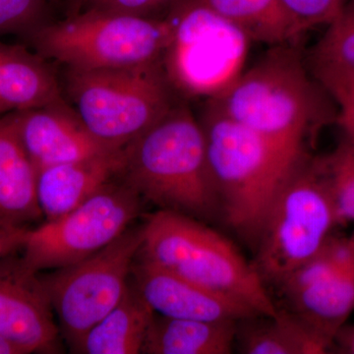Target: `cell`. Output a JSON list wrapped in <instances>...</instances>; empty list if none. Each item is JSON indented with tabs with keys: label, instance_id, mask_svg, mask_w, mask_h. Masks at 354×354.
I'll return each instance as SVG.
<instances>
[{
	"label": "cell",
	"instance_id": "5b68a950",
	"mask_svg": "<svg viewBox=\"0 0 354 354\" xmlns=\"http://www.w3.org/2000/svg\"><path fill=\"white\" fill-rule=\"evenodd\" d=\"M68 104L95 138L123 150L183 101L162 62L128 68L67 69Z\"/></svg>",
	"mask_w": 354,
	"mask_h": 354
},
{
	"label": "cell",
	"instance_id": "d4e9b609",
	"mask_svg": "<svg viewBox=\"0 0 354 354\" xmlns=\"http://www.w3.org/2000/svg\"><path fill=\"white\" fill-rule=\"evenodd\" d=\"M313 74L337 106V121L344 138L354 142V72H315Z\"/></svg>",
	"mask_w": 354,
	"mask_h": 354
},
{
	"label": "cell",
	"instance_id": "52a82bcc",
	"mask_svg": "<svg viewBox=\"0 0 354 354\" xmlns=\"http://www.w3.org/2000/svg\"><path fill=\"white\" fill-rule=\"evenodd\" d=\"M337 216L315 158H302L272 200L256 241L254 267L267 286H281L322 247Z\"/></svg>",
	"mask_w": 354,
	"mask_h": 354
},
{
	"label": "cell",
	"instance_id": "f546056e",
	"mask_svg": "<svg viewBox=\"0 0 354 354\" xmlns=\"http://www.w3.org/2000/svg\"><path fill=\"white\" fill-rule=\"evenodd\" d=\"M0 354H28V353L17 342L0 334Z\"/></svg>",
	"mask_w": 354,
	"mask_h": 354
},
{
	"label": "cell",
	"instance_id": "484cf974",
	"mask_svg": "<svg viewBox=\"0 0 354 354\" xmlns=\"http://www.w3.org/2000/svg\"><path fill=\"white\" fill-rule=\"evenodd\" d=\"M302 32L328 26L351 0H281Z\"/></svg>",
	"mask_w": 354,
	"mask_h": 354
},
{
	"label": "cell",
	"instance_id": "4fadbf2b",
	"mask_svg": "<svg viewBox=\"0 0 354 354\" xmlns=\"http://www.w3.org/2000/svg\"><path fill=\"white\" fill-rule=\"evenodd\" d=\"M133 286L156 314L201 321H241L260 315L249 305L136 258Z\"/></svg>",
	"mask_w": 354,
	"mask_h": 354
},
{
	"label": "cell",
	"instance_id": "9a60e30c",
	"mask_svg": "<svg viewBox=\"0 0 354 354\" xmlns=\"http://www.w3.org/2000/svg\"><path fill=\"white\" fill-rule=\"evenodd\" d=\"M55 69L23 44L0 41V113L64 102Z\"/></svg>",
	"mask_w": 354,
	"mask_h": 354
},
{
	"label": "cell",
	"instance_id": "30bf717a",
	"mask_svg": "<svg viewBox=\"0 0 354 354\" xmlns=\"http://www.w3.org/2000/svg\"><path fill=\"white\" fill-rule=\"evenodd\" d=\"M141 209L134 190L111 180L69 213L28 230L22 259L37 272L76 264L124 234Z\"/></svg>",
	"mask_w": 354,
	"mask_h": 354
},
{
	"label": "cell",
	"instance_id": "3957f363",
	"mask_svg": "<svg viewBox=\"0 0 354 354\" xmlns=\"http://www.w3.org/2000/svg\"><path fill=\"white\" fill-rule=\"evenodd\" d=\"M225 223L255 245L272 200L297 162L207 100L199 120ZM305 157V156H304Z\"/></svg>",
	"mask_w": 354,
	"mask_h": 354
},
{
	"label": "cell",
	"instance_id": "4316f807",
	"mask_svg": "<svg viewBox=\"0 0 354 354\" xmlns=\"http://www.w3.org/2000/svg\"><path fill=\"white\" fill-rule=\"evenodd\" d=\"M181 0H90L92 7L144 17H164Z\"/></svg>",
	"mask_w": 354,
	"mask_h": 354
},
{
	"label": "cell",
	"instance_id": "8fae6325",
	"mask_svg": "<svg viewBox=\"0 0 354 354\" xmlns=\"http://www.w3.org/2000/svg\"><path fill=\"white\" fill-rule=\"evenodd\" d=\"M0 259V334L30 353H60V330L39 272L22 257Z\"/></svg>",
	"mask_w": 354,
	"mask_h": 354
},
{
	"label": "cell",
	"instance_id": "603a6c76",
	"mask_svg": "<svg viewBox=\"0 0 354 354\" xmlns=\"http://www.w3.org/2000/svg\"><path fill=\"white\" fill-rule=\"evenodd\" d=\"M315 160L334 204L337 225L354 221V142L344 138L332 153Z\"/></svg>",
	"mask_w": 354,
	"mask_h": 354
},
{
	"label": "cell",
	"instance_id": "cb8c5ba5",
	"mask_svg": "<svg viewBox=\"0 0 354 354\" xmlns=\"http://www.w3.org/2000/svg\"><path fill=\"white\" fill-rule=\"evenodd\" d=\"M46 23V0H0V37L25 38Z\"/></svg>",
	"mask_w": 354,
	"mask_h": 354
},
{
	"label": "cell",
	"instance_id": "83f0119b",
	"mask_svg": "<svg viewBox=\"0 0 354 354\" xmlns=\"http://www.w3.org/2000/svg\"><path fill=\"white\" fill-rule=\"evenodd\" d=\"M29 228L3 225L0 223V259L15 254L24 245Z\"/></svg>",
	"mask_w": 354,
	"mask_h": 354
},
{
	"label": "cell",
	"instance_id": "ba28073f",
	"mask_svg": "<svg viewBox=\"0 0 354 354\" xmlns=\"http://www.w3.org/2000/svg\"><path fill=\"white\" fill-rule=\"evenodd\" d=\"M165 16L172 37L162 65L172 86L183 97L221 94L241 75L249 39L200 0H181Z\"/></svg>",
	"mask_w": 354,
	"mask_h": 354
},
{
	"label": "cell",
	"instance_id": "f1b7e54d",
	"mask_svg": "<svg viewBox=\"0 0 354 354\" xmlns=\"http://www.w3.org/2000/svg\"><path fill=\"white\" fill-rule=\"evenodd\" d=\"M333 348L339 353L354 354V324H344L337 330L333 341Z\"/></svg>",
	"mask_w": 354,
	"mask_h": 354
},
{
	"label": "cell",
	"instance_id": "5bb4252c",
	"mask_svg": "<svg viewBox=\"0 0 354 354\" xmlns=\"http://www.w3.org/2000/svg\"><path fill=\"white\" fill-rule=\"evenodd\" d=\"M122 152L53 165L38 171L37 198L46 221L69 213L118 177Z\"/></svg>",
	"mask_w": 354,
	"mask_h": 354
},
{
	"label": "cell",
	"instance_id": "ac0fdd59",
	"mask_svg": "<svg viewBox=\"0 0 354 354\" xmlns=\"http://www.w3.org/2000/svg\"><path fill=\"white\" fill-rule=\"evenodd\" d=\"M155 312L131 278L118 304L84 335L72 353L83 354L141 353Z\"/></svg>",
	"mask_w": 354,
	"mask_h": 354
},
{
	"label": "cell",
	"instance_id": "d6986e66",
	"mask_svg": "<svg viewBox=\"0 0 354 354\" xmlns=\"http://www.w3.org/2000/svg\"><path fill=\"white\" fill-rule=\"evenodd\" d=\"M239 321H201L155 314L142 354H230Z\"/></svg>",
	"mask_w": 354,
	"mask_h": 354
},
{
	"label": "cell",
	"instance_id": "7a4b0ae2",
	"mask_svg": "<svg viewBox=\"0 0 354 354\" xmlns=\"http://www.w3.org/2000/svg\"><path fill=\"white\" fill-rule=\"evenodd\" d=\"M118 177L160 209L197 220L220 212L204 132L184 102L123 149Z\"/></svg>",
	"mask_w": 354,
	"mask_h": 354
},
{
	"label": "cell",
	"instance_id": "6da1fadb",
	"mask_svg": "<svg viewBox=\"0 0 354 354\" xmlns=\"http://www.w3.org/2000/svg\"><path fill=\"white\" fill-rule=\"evenodd\" d=\"M326 97L295 44H286L272 46L208 101L286 155L300 158L307 155V141L330 120Z\"/></svg>",
	"mask_w": 354,
	"mask_h": 354
},
{
	"label": "cell",
	"instance_id": "7c38bea8",
	"mask_svg": "<svg viewBox=\"0 0 354 354\" xmlns=\"http://www.w3.org/2000/svg\"><path fill=\"white\" fill-rule=\"evenodd\" d=\"M6 115L37 172L121 151L95 138L66 100Z\"/></svg>",
	"mask_w": 354,
	"mask_h": 354
},
{
	"label": "cell",
	"instance_id": "e0dca14e",
	"mask_svg": "<svg viewBox=\"0 0 354 354\" xmlns=\"http://www.w3.org/2000/svg\"><path fill=\"white\" fill-rule=\"evenodd\" d=\"M285 297L288 310L332 349L335 334L354 311V261L332 276Z\"/></svg>",
	"mask_w": 354,
	"mask_h": 354
},
{
	"label": "cell",
	"instance_id": "ffe728a7",
	"mask_svg": "<svg viewBox=\"0 0 354 354\" xmlns=\"http://www.w3.org/2000/svg\"><path fill=\"white\" fill-rule=\"evenodd\" d=\"M235 344L244 354H322L330 349L301 319L281 309L276 316L239 321Z\"/></svg>",
	"mask_w": 354,
	"mask_h": 354
},
{
	"label": "cell",
	"instance_id": "9c48e42d",
	"mask_svg": "<svg viewBox=\"0 0 354 354\" xmlns=\"http://www.w3.org/2000/svg\"><path fill=\"white\" fill-rule=\"evenodd\" d=\"M143 241V225L129 227L101 251L41 277L70 349L124 295Z\"/></svg>",
	"mask_w": 354,
	"mask_h": 354
},
{
	"label": "cell",
	"instance_id": "2e32d148",
	"mask_svg": "<svg viewBox=\"0 0 354 354\" xmlns=\"http://www.w3.org/2000/svg\"><path fill=\"white\" fill-rule=\"evenodd\" d=\"M38 172L4 115L0 118V223L26 227L43 216L37 198Z\"/></svg>",
	"mask_w": 354,
	"mask_h": 354
},
{
	"label": "cell",
	"instance_id": "44dd1931",
	"mask_svg": "<svg viewBox=\"0 0 354 354\" xmlns=\"http://www.w3.org/2000/svg\"><path fill=\"white\" fill-rule=\"evenodd\" d=\"M246 37L270 46L295 44L304 34L281 0H200Z\"/></svg>",
	"mask_w": 354,
	"mask_h": 354
},
{
	"label": "cell",
	"instance_id": "7402d4cb",
	"mask_svg": "<svg viewBox=\"0 0 354 354\" xmlns=\"http://www.w3.org/2000/svg\"><path fill=\"white\" fill-rule=\"evenodd\" d=\"M311 72H354V0L327 26L310 53Z\"/></svg>",
	"mask_w": 354,
	"mask_h": 354
},
{
	"label": "cell",
	"instance_id": "8992f818",
	"mask_svg": "<svg viewBox=\"0 0 354 354\" xmlns=\"http://www.w3.org/2000/svg\"><path fill=\"white\" fill-rule=\"evenodd\" d=\"M167 16L144 17L91 7L25 37L41 57L79 71L128 68L162 62L171 43Z\"/></svg>",
	"mask_w": 354,
	"mask_h": 354
},
{
	"label": "cell",
	"instance_id": "277c9868",
	"mask_svg": "<svg viewBox=\"0 0 354 354\" xmlns=\"http://www.w3.org/2000/svg\"><path fill=\"white\" fill-rule=\"evenodd\" d=\"M137 257L196 285L237 298L260 315L279 313L254 265L223 235L192 216L165 209L149 216Z\"/></svg>",
	"mask_w": 354,
	"mask_h": 354
}]
</instances>
